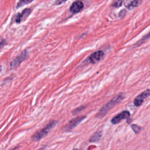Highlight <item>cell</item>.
I'll use <instances>...</instances> for the list:
<instances>
[{"instance_id":"cell-1","label":"cell","mask_w":150,"mask_h":150,"mask_svg":"<svg viewBox=\"0 0 150 150\" xmlns=\"http://www.w3.org/2000/svg\"><path fill=\"white\" fill-rule=\"evenodd\" d=\"M58 121L56 120H51L43 128L37 131L31 137V139L33 142L40 141L42 138L45 137L57 124Z\"/></svg>"},{"instance_id":"cell-2","label":"cell","mask_w":150,"mask_h":150,"mask_svg":"<svg viewBox=\"0 0 150 150\" xmlns=\"http://www.w3.org/2000/svg\"><path fill=\"white\" fill-rule=\"evenodd\" d=\"M125 94L124 93H120L116 96L115 97H113L111 100H110L108 103H107L98 111L97 114V117H103L105 114L110 110L111 109L114 105L120 103L124 97Z\"/></svg>"},{"instance_id":"cell-3","label":"cell","mask_w":150,"mask_h":150,"mask_svg":"<svg viewBox=\"0 0 150 150\" xmlns=\"http://www.w3.org/2000/svg\"><path fill=\"white\" fill-rule=\"evenodd\" d=\"M28 56V52L26 50L22 51L19 55H18L10 63V68L11 69L16 68L20 64L24 61Z\"/></svg>"},{"instance_id":"cell-4","label":"cell","mask_w":150,"mask_h":150,"mask_svg":"<svg viewBox=\"0 0 150 150\" xmlns=\"http://www.w3.org/2000/svg\"><path fill=\"white\" fill-rule=\"evenodd\" d=\"M86 116H80L74 118L71 120L67 124H66L63 127V130L64 131H70L73 128H74L77 124H79L85 118Z\"/></svg>"},{"instance_id":"cell-5","label":"cell","mask_w":150,"mask_h":150,"mask_svg":"<svg viewBox=\"0 0 150 150\" xmlns=\"http://www.w3.org/2000/svg\"><path fill=\"white\" fill-rule=\"evenodd\" d=\"M32 9L30 8H25L23 9L21 13H18L15 16V22L16 23H21L24 21H25L28 17L30 15L31 13Z\"/></svg>"},{"instance_id":"cell-6","label":"cell","mask_w":150,"mask_h":150,"mask_svg":"<svg viewBox=\"0 0 150 150\" xmlns=\"http://www.w3.org/2000/svg\"><path fill=\"white\" fill-rule=\"evenodd\" d=\"M149 95H150V90L147 89L144 91H143L142 93H141L138 96H137L134 100V104L135 106L138 107L141 105L144 102V101L145 100V99L147 98Z\"/></svg>"},{"instance_id":"cell-7","label":"cell","mask_w":150,"mask_h":150,"mask_svg":"<svg viewBox=\"0 0 150 150\" xmlns=\"http://www.w3.org/2000/svg\"><path fill=\"white\" fill-rule=\"evenodd\" d=\"M130 115V113L128 111H123L111 119V123L113 124H118L121 121H122L124 119H125L128 118Z\"/></svg>"},{"instance_id":"cell-8","label":"cell","mask_w":150,"mask_h":150,"mask_svg":"<svg viewBox=\"0 0 150 150\" xmlns=\"http://www.w3.org/2000/svg\"><path fill=\"white\" fill-rule=\"evenodd\" d=\"M104 54V52L101 50L96 51L88 57V60L91 63H96L103 57Z\"/></svg>"},{"instance_id":"cell-9","label":"cell","mask_w":150,"mask_h":150,"mask_svg":"<svg viewBox=\"0 0 150 150\" xmlns=\"http://www.w3.org/2000/svg\"><path fill=\"white\" fill-rule=\"evenodd\" d=\"M84 6L83 2L80 0L74 1L70 8V11L73 13H76L80 12Z\"/></svg>"},{"instance_id":"cell-10","label":"cell","mask_w":150,"mask_h":150,"mask_svg":"<svg viewBox=\"0 0 150 150\" xmlns=\"http://www.w3.org/2000/svg\"><path fill=\"white\" fill-rule=\"evenodd\" d=\"M141 2V0H124V5L127 8L132 9L138 6Z\"/></svg>"},{"instance_id":"cell-11","label":"cell","mask_w":150,"mask_h":150,"mask_svg":"<svg viewBox=\"0 0 150 150\" xmlns=\"http://www.w3.org/2000/svg\"><path fill=\"white\" fill-rule=\"evenodd\" d=\"M101 131H98L96 132L94 134H93L91 138L90 139V142H94V141H98L101 137Z\"/></svg>"},{"instance_id":"cell-12","label":"cell","mask_w":150,"mask_h":150,"mask_svg":"<svg viewBox=\"0 0 150 150\" xmlns=\"http://www.w3.org/2000/svg\"><path fill=\"white\" fill-rule=\"evenodd\" d=\"M33 0H19L16 5V8L25 6L28 4L31 3Z\"/></svg>"},{"instance_id":"cell-13","label":"cell","mask_w":150,"mask_h":150,"mask_svg":"<svg viewBox=\"0 0 150 150\" xmlns=\"http://www.w3.org/2000/svg\"><path fill=\"white\" fill-rule=\"evenodd\" d=\"M122 5V0H115L112 4V6L118 8Z\"/></svg>"},{"instance_id":"cell-14","label":"cell","mask_w":150,"mask_h":150,"mask_svg":"<svg viewBox=\"0 0 150 150\" xmlns=\"http://www.w3.org/2000/svg\"><path fill=\"white\" fill-rule=\"evenodd\" d=\"M85 108H86V106H83H83H81V107H78V108L74 109V110L72 111V113H73V114H76L79 113V112H80L81 111L83 110Z\"/></svg>"},{"instance_id":"cell-15","label":"cell","mask_w":150,"mask_h":150,"mask_svg":"<svg viewBox=\"0 0 150 150\" xmlns=\"http://www.w3.org/2000/svg\"><path fill=\"white\" fill-rule=\"evenodd\" d=\"M131 128L135 133H138L139 131H140V129H141V128L139 126H138L137 125H135V124L132 125Z\"/></svg>"},{"instance_id":"cell-16","label":"cell","mask_w":150,"mask_h":150,"mask_svg":"<svg viewBox=\"0 0 150 150\" xmlns=\"http://www.w3.org/2000/svg\"><path fill=\"white\" fill-rule=\"evenodd\" d=\"M5 44H6V41L5 39L0 40V50L4 47Z\"/></svg>"},{"instance_id":"cell-17","label":"cell","mask_w":150,"mask_h":150,"mask_svg":"<svg viewBox=\"0 0 150 150\" xmlns=\"http://www.w3.org/2000/svg\"><path fill=\"white\" fill-rule=\"evenodd\" d=\"M67 0H56V1H55V5H60V4H62V3H63V2H66V1H67Z\"/></svg>"},{"instance_id":"cell-18","label":"cell","mask_w":150,"mask_h":150,"mask_svg":"<svg viewBox=\"0 0 150 150\" xmlns=\"http://www.w3.org/2000/svg\"><path fill=\"white\" fill-rule=\"evenodd\" d=\"M125 13V11H124V10H122V11H121L120 13L119 14V15H120L121 17H122V16H124Z\"/></svg>"},{"instance_id":"cell-19","label":"cell","mask_w":150,"mask_h":150,"mask_svg":"<svg viewBox=\"0 0 150 150\" xmlns=\"http://www.w3.org/2000/svg\"><path fill=\"white\" fill-rule=\"evenodd\" d=\"M2 71V66L0 65V72Z\"/></svg>"},{"instance_id":"cell-20","label":"cell","mask_w":150,"mask_h":150,"mask_svg":"<svg viewBox=\"0 0 150 150\" xmlns=\"http://www.w3.org/2000/svg\"><path fill=\"white\" fill-rule=\"evenodd\" d=\"M43 149H44V148H40V149H39L38 150H43Z\"/></svg>"},{"instance_id":"cell-21","label":"cell","mask_w":150,"mask_h":150,"mask_svg":"<svg viewBox=\"0 0 150 150\" xmlns=\"http://www.w3.org/2000/svg\"><path fill=\"white\" fill-rule=\"evenodd\" d=\"M73 150H77V149H73Z\"/></svg>"}]
</instances>
